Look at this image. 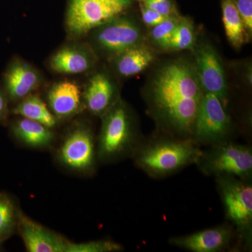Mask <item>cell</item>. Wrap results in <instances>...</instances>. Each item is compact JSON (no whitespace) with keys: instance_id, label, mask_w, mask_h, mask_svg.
I'll list each match as a JSON object with an SVG mask.
<instances>
[{"instance_id":"6da1fadb","label":"cell","mask_w":252,"mask_h":252,"mask_svg":"<svg viewBox=\"0 0 252 252\" xmlns=\"http://www.w3.org/2000/svg\"><path fill=\"white\" fill-rule=\"evenodd\" d=\"M204 92L192 59L160 63L149 76L143 97L151 117L167 135L192 139Z\"/></svg>"},{"instance_id":"7a4b0ae2","label":"cell","mask_w":252,"mask_h":252,"mask_svg":"<svg viewBox=\"0 0 252 252\" xmlns=\"http://www.w3.org/2000/svg\"><path fill=\"white\" fill-rule=\"evenodd\" d=\"M202 152L192 139L168 136L142 142L132 156L136 165L147 175L160 178L196 163Z\"/></svg>"},{"instance_id":"3957f363","label":"cell","mask_w":252,"mask_h":252,"mask_svg":"<svg viewBox=\"0 0 252 252\" xmlns=\"http://www.w3.org/2000/svg\"><path fill=\"white\" fill-rule=\"evenodd\" d=\"M97 154L102 161H114L135 153L142 143L137 121L120 98L102 117Z\"/></svg>"},{"instance_id":"277c9868","label":"cell","mask_w":252,"mask_h":252,"mask_svg":"<svg viewBox=\"0 0 252 252\" xmlns=\"http://www.w3.org/2000/svg\"><path fill=\"white\" fill-rule=\"evenodd\" d=\"M135 0H69L66 29L69 35L80 37L113 18L124 14Z\"/></svg>"},{"instance_id":"5b68a950","label":"cell","mask_w":252,"mask_h":252,"mask_svg":"<svg viewBox=\"0 0 252 252\" xmlns=\"http://www.w3.org/2000/svg\"><path fill=\"white\" fill-rule=\"evenodd\" d=\"M216 181L227 218L243 241L250 245L252 232V184L250 180L231 175L216 176Z\"/></svg>"},{"instance_id":"8992f818","label":"cell","mask_w":252,"mask_h":252,"mask_svg":"<svg viewBox=\"0 0 252 252\" xmlns=\"http://www.w3.org/2000/svg\"><path fill=\"white\" fill-rule=\"evenodd\" d=\"M202 152L195 165L206 175H231L250 180L252 174L251 147L225 141Z\"/></svg>"},{"instance_id":"52a82bcc","label":"cell","mask_w":252,"mask_h":252,"mask_svg":"<svg viewBox=\"0 0 252 252\" xmlns=\"http://www.w3.org/2000/svg\"><path fill=\"white\" fill-rule=\"evenodd\" d=\"M91 32L95 49L110 60L126 50L146 43V36L140 23L135 18L124 14L104 23Z\"/></svg>"},{"instance_id":"ba28073f","label":"cell","mask_w":252,"mask_h":252,"mask_svg":"<svg viewBox=\"0 0 252 252\" xmlns=\"http://www.w3.org/2000/svg\"><path fill=\"white\" fill-rule=\"evenodd\" d=\"M225 107L215 94H204L194 122L195 143L212 146L229 140L233 127Z\"/></svg>"},{"instance_id":"9c48e42d","label":"cell","mask_w":252,"mask_h":252,"mask_svg":"<svg viewBox=\"0 0 252 252\" xmlns=\"http://www.w3.org/2000/svg\"><path fill=\"white\" fill-rule=\"evenodd\" d=\"M193 61L205 94H215L226 106L228 84L221 59L216 49L209 41H197Z\"/></svg>"},{"instance_id":"30bf717a","label":"cell","mask_w":252,"mask_h":252,"mask_svg":"<svg viewBox=\"0 0 252 252\" xmlns=\"http://www.w3.org/2000/svg\"><path fill=\"white\" fill-rule=\"evenodd\" d=\"M59 157L63 163L72 170L86 171L92 168L94 147L90 129L81 126L72 131L60 149Z\"/></svg>"},{"instance_id":"8fae6325","label":"cell","mask_w":252,"mask_h":252,"mask_svg":"<svg viewBox=\"0 0 252 252\" xmlns=\"http://www.w3.org/2000/svg\"><path fill=\"white\" fill-rule=\"evenodd\" d=\"M82 95L86 108L101 117L119 99L117 84L105 71L94 73L89 78Z\"/></svg>"},{"instance_id":"7c38bea8","label":"cell","mask_w":252,"mask_h":252,"mask_svg":"<svg viewBox=\"0 0 252 252\" xmlns=\"http://www.w3.org/2000/svg\"><path fill=\"white\" fill-rule=\"evenodd\" d=\"M233 238V228L221 225L183 236L171 238L172 246L193 252H218L225 250Z\"/></svg>"},{"instance_id":"4fadbf2b","label":"cell","mask_w":252,"mask_h":252,"mask_svg":"<svg viewBox=\"0 0 252 252\" xmlns=\"http://www.w3.org/2000/svg\"><path fill=\"white\" fill-rule=\"evenodd\" d=\"M17 227L30 252H67L69 241L18 213Z\"/></svg>"},{"instance_id":"5bb4252c","label":"cell","mask_w":252,"mask_h":252,"mask_svg":"<svg viewBox=\"0 0 252 252\" xmlns=\"http://www.w3.org/2000/svg\"><path fill=\"white\" fill-rule=\"evenodd\" d=\"M40 73L32 64L21 59H15L4 74V89L8 97L21 101L40 85Z\"/></svg>"},{"instance_id":"9a60e30c","label":"cell","mask_w":252,"mask_h":252,"mask_svg":"<svg viewBox=\"0 0 252 252\" xmlns=\"http://www.w3.org/2000/svg\"><path fill=\"white\" fill-rule=\"evenodd\" d=\"M97 56L91 48L80 44H70L58 50L49 60L55 72L64 74H80L94 67Z\"/></svg>"},{"instance_id":"2e32d148","label":"cell","mask_w":252,"mask_h":252,"mask_svg":"<svg viewBox=\"0 0 252 252\" xmlns=\"http://www.w3.org/2000/svg\"><path fill=\"white\" fill-rule=\"evenodd\" d=\"M49 109L56 119H67L82 108L83 95L75 81L64 80L55 83L47 94Z\"/></svg>"},{"instance_id":"e0dca14e","label":"cell","mask_w":252,"mask_h":252,"mask_svg":"<svg viewBox=\"0 0 252 252\" xmlns=\"http://www.w3.org/2000/svg\"><path fill=\"white\" fill-rule=\"evenodd\" d=\"M157 58L156 50L144 43L126 50L111 61L119 76L131 77L138 75L150 67Z\"/></svg>"},{"instance_id":"ac0fdd59","label":"cell","mask_w":252,"mask_h":252,"mask_svg":"<svg viewBox=\"0 0 252 252\" xmlns=\"http://www.w3.org/2000/svg\"><path fill=\"white\" fill-rule=\"evenodd\" d=\"M12 132L18 140L36 148L48 147L54 140L51 128L26 118L18 119L13 124Z\"/></svg>"},{"instance_id":"d6986e66","label":"cell","mask_w":252,"mask_h":252,"mask_svg":"<svg viewBox=\"0 0 252 252\" xmlns=\"http://www.w3.org/2000/svg\"><path fill=\"white\" fill-rule=\"evenodd\" d=\"M221 9L225 35L233 47L240 49L250 37L235 6L234 0H221Z\"/></svg>"},{"instance_id":"ffe728a7","label":"cell","mask_w":252,"mask_h":252,"mask_svg":"<svg viewBox=\"0 0 252 252\" xmlns=\"http://www.w3.org/2000/svg\"><path fill=\"white\" fill-rule=\"evenodd\" d=\"M16 115L31 119L46 126L49 128L55 127L56 118L45 102L36 94H29L21 99L19 104L13 110Z\"/></svg>"},{"instance_id":"44dd1931","label":"cell","mask_w":252,"mask_h":252,"mask_svg":"<svg viewBox=\"0 0 252 252\" xmlns=\"http://www.w3.org/2000/svg\"><path fill=\"white\" fill-rule=\"evenodd\" d=\"M197 34L193 21L181 16L170 41L169 51H193L196 44Z\"/></svg>"},{"instance_id":"7402d4cb","label":"cell","mask_w":252,"mask_h":252,"mask_svg":"<svg viewBox=\"0 0 252 252\" xmlns=\"http://www.w3.org/2000/svg\"><path fill=\"white\" fill-rule=\"evenodd\" d=\"M180 17L179 14L168 16L157 26L150 28L147 36L148 45L158 51H169L170 41Z\"/></svg>"},{"instance_id":"603a6c76","label":"cell","mask_w":252,"mask_h":252,"mask_svg":"<svg viewBox=\"0 0 252 252\" xmlns=\"http://www.w3.org/2000/svg\"><path fill=\"white\" fill-rule=\"evenodd\" d=\"M18 212L9 195L0 193V243L14 233L18 225Z\"/></svg>"},{"instance_id":"cb8c5ba5","label":"cell","mask_w":252,"mask_h":252,"mask_svg":"<svg viewBox=\"0 0 252 252\" xmlns=\"http://www.w3.org/2000/svg\"><path fill=\"white\" fill-rule=\"evenodd\" d=\"M123 250L122 245L109 241L97 240L85 243H68L67 252H116Z\"/></svg>"},{"instance_id":"d4e9b609","label":"cell","mask_w":252,"mask_h":252,"mask_svg":"<svg viewBox=\"0 0 252 252\" xmlns=\"http://www.w3.org/2000/svg\"><path fill=\"white\" fill-rule=\"evenodd\" d=\"M139 4L157 11L165 17L178 15L174 0H137Z\"/></svg>"},{"instance_id":"484cf974","label":"cell","mask_w":252,"mask_h":252,"mask_svg":"<svg viewBox=\"0 0 252 252\" xmlns=\"http://www.w3.org/2000/svg\"><path fill=\"white\" fill-rule=\"evenodd\" d=\"M234 2L250 37L252 33V0H234Z\"/></svg>"},{"instance_id":"4316f807","label":"cell","mask_w":252,"mask_h":252,"mask_svg":"<svg viewBox=\"0 0 252 252\" xmlns=\"http://www.w3.org/2000/svg\"><path fill=\"white\" fill-rule=\"evenodd\" d=\"M140 5L141 18L144 26L152 28L162 22L165 18L154 10L146 7L144 5Z\"/></svg>"},{"instance_id":"83f0119b","label":"cell","mask_w":252,"mask_h":252,"mask_svg":"<svg viewBox=\"0 0 252 252\" xmlns=\"http://www.w3.org/2000/svg\"><path fill=\"white\" fill-rule=\"evenodd\" d=\"M8 117L7 99L4 93L0 90V124L6 122Z\"/></svg>"}]
</instances>
